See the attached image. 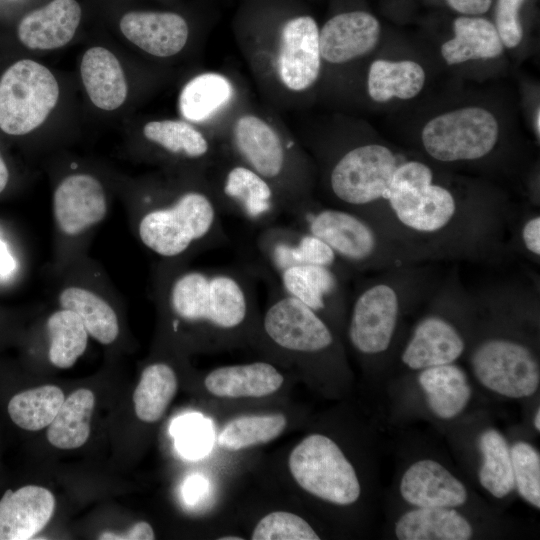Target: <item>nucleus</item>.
<instances>
[{
	"label": "nucleus",
	"instance_id": "1",
	"mask_svg": "<svg viewBox=\"0 0 540 540\" xmlns=\"http://www.w3.org/2000/svg\"><path fill=\"white\" fill-rule=\"evenodd\" d=\"M164 277L160 296L174 332L185 325L203 338L239 337L255 320L256 293L236 270L177 268Z\"/></svg>",
	"mask_w": 540,
	"mask_h": 540
},
{
	"label": "nucleus",
	"instance_id": "2",
	"mask_svg": "<svg viewBox=\"0 0 540 540\" xmlns=\"http://www.w3.org/2000/svg\"><path fill=\"white\" fill-rule=\"evenodd\" d=\"M220 213L210 189L187 188L170 201L153 204L142 212L138 237L156 255L176 259L226 239Z\"/></svg>",
	"mask_w": 540,
	"mask_h": 540
},
{
	"label": "nucleus",
	"instance_id": "3",
	"mask_svg": "<svg viewBox=\"0 0 540 540\" xmlns=\"http://www.w3.org/2000/svg\"><path fill=\"white\" fill-rule=\"evenodd\" d=\"M288 468L301 489L322 501L348 506L360 497L353 464L327 435L313 433L298 442L289 454Z\"/></svg>",
	"mask_w": 540,
	"mask_h": 540
},
{
	"label": "nucleus",
	"instance_id": "4",
	"mask_svg": "<svg viewBox=\"0 0 540 540\" xmlns=\"http://www.w3.org/2000/svg\"><path fill=\"white\" fill-rule=\"evenodd\" d=\"M58 98V82L47 67L31 59L15 62L0 78V129L16 136L30 133Z\"/></svg>",
	"mask_w": 540,
	"mask_h": 540
},
{
	"label": "nucleus",
	"instance_id": "5",
	"mask_svg": "<svg viewBox=\"0 0 540 540\" xmlns=\"http://www.w3.org/2000/svg\"><path fill=\"white\" fill-rule=\"evenodd\" d=\"M499 138L495 115L480 106H466L441 113L423 127L425 151L440 162L480 159L489 154Z\"/></svg>",
	"mask_w": 540,
	"mask_h": 540
},
{
	"label": "nucleus",
	"instance_id": "6",
	"mask_svg": "<svg viewBox=\"0 0 540 540\" xmlns=\"http://www.w3.org/2000/svg\"><path fill=\"white\" fill-rule=\"evenodd\" d=\"M397 158L376 143L353 147L333 163L328 187L333 197L347 207L360 208L386 199Z\"/></svg>",
	"mask_w": 540,
	"mask_h": 540
},
{
	"label": "nucleus",
	"instance_id": "7",
	"mask_svg": "<svg viewBox=\"0 0 540 540\" xmlns=\"http://www.w3.org/2000/svg\"><path fill=\"white\" fill-rule=\"evenodd\" d=\"M261 318V332L277 350L291 356H314L329 351L335 338L321 315L280 288Z\"/></svg>",
	"mask_w": 540,
	"mask_h": 540
},
{
	"label": "nucleus",
	"instance_id": "8",
	"mask_svg": "<svg viewBox=\"0 0 540 540\" xmlns=\"http://www.w3.org/2000/svg\"><path fill=\"white\" fill-rule=\"evenodd\" d=\"M470 363L476 380L500 396L527 398L539 388V362L520 342L505 338L485 340L473 351Z\"/></svg>",
	"mask_w": 540,
	"mask_h": 540
},
{
	"label": "nucleus",
	"instance_id": "9",
	"mask_svg": "<svg viewBox=\"0 0 540 540\" xmlns=\"http://www.w3.org/2000/svg\"><path fill=\"white\" fill-rule=\"evenodd\" d=\"M299 228L324 241L336 254L359 264L374 254L377 238L357 214L338 208L316 209L309 200L290 214Z\"/></svg>",
	"mask_w": 540,
	"mask_h": 540
},
{
	"label": "nucleus",
	"instance_id": "10",
	"mask_svg": "<svg viewBox=\"0 0 540 540\" xmlns=\"http://www.w3.org/2000/svg\"><path fill=\"white\" fill-rule=\"evenodd\" d=\"M210 192L220 211L255 225H271L284 213L273 186L242 162L228 167Z\"/></svg>",
	"mask_w": 540,
	"mask_h": 540
},
{
	"label": "nucleus",
	"instance_id": "11",
	"mask_svg": "<svg viewBox=\"0 0 540 540\" xmlns=\"http://www.w3.org/2000/svg\"><path fill=\"white\" fill-rule=\"evenodd\" d=\"M399 315V300L387 284L367 287L356 297L348 324L352 347L362 355H376L390 346Z\"/></svg>",
	"mask_w": 540,
	"mask_h": 540
},
{
	"label": "nucleus",
	"instance_id": "12",
	"mask_svg": "<svg viewBox=\"0 0 540 540\" xmlns=\"http://www.w3.org/2000/svg\"><path fill=\"white\" fill-rule=\"evenodd\" d=\"M321 61L316 21L311 16H298L286 22L276 59L281 83L295 92L310 88L319 77Z\"/></svg>",
	"mask_w": 540,
	"mask_h": 540
},
{
	"label": "nucleus",
	"instance_id": "13",
	"mask_svg": "<svg viewBox=\"0 0 540 540\" xmlns=\"http://www.w3.org/2000/svg\"><path fill=\"white\" fill-rule=\"evenodd\" d=\"M105 190L89 174L65 177L53 194V215L59 230L67 236H78L99 224L107 215Z\"/></svg>",
	"mask_w": 540,
	"mask_h": 540
},
{
	"label": "nucleus",
	"instance_id": "14",
	"mask_svg": "<svg viewBox=\"0 0 540 540\" xmlns=\"http://www.w3.org/2000/svg\"><path fill=\"white\" fill-rule=\"evenodd\" d=\"M387 200L401 223L421 232L442 229L456 210L451 192L433 183L425 186L391 183Z\"/></svg>",
	"mask_w": 540,
	"mask_h": 540
},
{
	"label": "nucleus",
	"instance_id": "15",
	"mask_svg": "<svg viewBox=\"0 0 540 540\" xmlns=\"http://www.w3.org/2000/svg\"><path fill=\"white\" fill-rule=\"evenodd\" d=\"M258 249L276 272L297 265L333 267L337 256L320 238L295 227L265 226L257 240Z\"/></svg>",
	"mask_w": 540,
	"mask_h": 540
},
{
	"label": "nucleus",
	"instance_id": "16",
	"mask_svg": "<svg viewBox=\"0 0 540 540\" xmlns=\"http://www.w3.org/2000/svg\"><path fill=\"white\" fill-rule=\"evenodd\" d=\"M381 26L365 11L335 15L319 30L320 53L330 64H345L370 53L378 44Z\"/></svg>",
	"mask_w": 540,
	"mask_h": 540
},
{
	"label": "nucleus",
	"instance_id": "17",
	"mask_svg": "<svg viewBox=\"0 0 540 540\" xmlns=\"http://www.w3.org/2000/svg\"><path fill=\"white\" fill-rule=\"evenodd\" d=\"M399 491L405 502L413 507H451L464 505L467 488L440 462L420 459L403 473Z\"/></svg>",
	"mask_w": 540,
	"mask_h": 540
},
{
	"label": "nucleus",
	"instance_id": "18",
	"mask_svg": "<svg viewBox=\"0 0 540 540\" xmlns=\"http://www.w3.org/2000/svg\"><path fill=\"white\" fill-rule=\"evenodd\" d=\"M55 498L42 486L7 489L0 499V540H28L51 520Z\"/></svg>",
	"mask_w": 540,
	"mask_h": 540
},
{
	"label": "nucleus",
	"instance_id": "19",
	"mask_svg": "<svg viewBox=\"0 0 540 540\" xmlns=\"http://www.w3.org/2000/svg\"><path fill=\"white\" fill-rule=\"evenodd\" d=\"M119 27L130 42L157 57L179 53L189 35L185 19L172 12H128L122 16Z\"/></svg>",
	"mask_w": 540,
	"mask_h": 540
},
{
	"label": "nucleus",
	"instance_id": "20",
	"mask_svg": "<svg viewBox=\"0 0 540 540\" xmlns=\"http://www.w3.org/2000/svg\"><path fill=\"white\" fill-rule=\"evenodd\" d=\"M76 0H52L28 13L19 23L17 34L23 45L34 50H51L68 44L81 20Z\"/></svg>",
	"mask_w": 540,
	"mask_h": 540
},
{
	"label": "nucleus",
	"instance_id": "21",
	"mask_svg": "<svg viewBox=\"0 0 540 540\" xmlns=\"http://www.w3.org/2000/svg\"><path fill=\"white\" fill-rule=\"evenodd\" d=\"M465 342L457 329L443 318L421 320L407 343L401 359L411 370L454 363L464 352Z\"/></svg>",
	"mask_w": 540,
	"mask_h": 540
},
{
	"label": "nucleus",
	"instance_id": "22",
	"mask_svg": "<svg viewBox=\"0 0 540 540\" xmlns=\"http://www.w3.org/2000/svg\"><path fill=\"white\" fill-rule=\"evenodd\" d=\"M284 381L273 364L256 361L215 368L206 375L204 385L219 398H263L277 392Z\"/></svg>",
	"mask_w": 540,
	"mask_h": 540
},
{
	"label": "nucleus",
	"instance_id": "23",
	"mask_svg": "<svg viewBox=\"0 0 540 540\" xmlns=\"http://www.w3.org/2000/svg\"><path fill=\"white\" fill-rule=\"evenodd\" d=\"M453 32V37L440 49L448 65L494 59L504 52L505 47L494 23L484 17L459 16L453 21Z\"/></svg>",
	"mask_w": 540,
	"mask_h": 540
},
{
	"label": "nucleus",
	"instance_id": "24",
	"mask_svg": "<svg viewBox=\"0 0 540 540\" xmlns=\"http://www.w3.org/2000/svg\"><path fill=\"white\" fill-rule=\"evenodd\" d=\"M81 78L92 103L106 111L119 108L127 97V83L120 62L103 48L92 47L82 58Z\"/></svg>",
	"mask_w": 540,
	"mask_h": 540
},
{
	"label": "nucleus",
	"instance_id": "25",
	"mask_svg": "<svg viewBox=\"0 0 540 540\" xmlns=\"http://www.w3.org/2000/svg\"><path fill=\"white\" fill-rule=\"evenodd\" d=\"M400 540H468L473 527L466 517L451 507H414L395 523Z\"/></svg>",
	"mask_w": 540,
	"mask_h": 540
},
{
	"label": "nucleus",
	"instance_id": "26",
	"mask_svg": "<svg viewBox=\"0 0 540 540\" xmlns=\"http://www.w3.org/2000/svg\"><path fill=\"white\" fill-rule=\"evenodd\" d=\"M418 383L429 409L442 420L461 414L472 396L465 371L454 363L420 370Z\"/></svg>",
	"mask_w": 540,
	"mask_h": 540
},
{
	"label": "nucleus",
	"instance_id": "27",
	"mask_svg": "<svg viewBox=\"0 0 540 540\" xmlns=\"http://www.w3.org/2000/svg\"><path fill=\"white\" fill-rule=\"evenodd\" d=\"M280 289L321 315L337 304L340 285L332 267L297 265L277 273Z\"/></svg>",
	"mask_w": 540,
	"mask_h": 540
},
{
	"label": "nucleus",
	"instance_id": "28",
	"mask_svg": "<svg viewBox=\"0 0 540 540\" xmlns=\"http://www.w3.org/2000/svg\"><path fill=\"white\" fill-rule=\"evenodd\" d=\"M425 81V70L416 61L378 59L369 67L367 91L377 103H386L393 98L410 100L422 91Z\"/></svg>",
	"mask_w": 540,
	"mask_h": 540
},
{
	"label": "nucleus",
	"instance_id": "29",
	"mask_svg": "<svg viewBox=\"0 0 540 540\" xmlns=\"http://www.w3.org/2000/svg\"><path fill=\"white\" fill-rule=\"evenodd\" d=\"M62 309L73 311L81 319L89 336L99 343H113L119 335V323L111 305L94 291L68 286L58 296Z\"/></svg>",
	"mask_w": 540,
	"mask_h": 540
},
{
	"label": "nucleus",
	"instance_id": "30",
	"mask_svg": "<svg viewBox=\"0 0 540 540\" xmlns=\"http://www.w3.org/2000/svg\"><path fill=\"white\" fill-rule=\"evenodd\" d=\"M95 397L89 389H78L63 401L47 429V439L56 448L69 450L83 446L90 435Z\"/></svg>",
	"mask_w": 540,
	"mask_h": 540
},
{
	"label": "nucleus",
	"instance_id": "31",
	"mask_svg": "<svg viewBox=\"0 0 540 540\" xmlns=\"http://www.w3.org/2000/svg\"><path fill=\"white\" fill-rule=\"evenodd\" d=\"M481 454L478 470L480 485L492 496L502 499L514 490L510 446L494 428L483 430L477 440Z\"/></svg>",
	"mask_w": 540,
	"mask_h": 540
},
{
	"label": "nucleus",
	"instance_id": "32",
	"mask_svg": "<svg viewBox=\"0 0 540 540\" xmlns=\"http://www.w3.org/2000/svg\"><path fill=\"white\" fill-rule=\"evenodd\" d=\"M177 388V375L167 363L155 362L144 368L133 393L134 410L138 419L145 423L160 420Z\"/></svg>",
	"mask_w": 540,
	"mask_h": 540
},
{
	"label": "nucleus",
	"instance_id": "33",
	"mask_svg": "<svg viewBox=\"0 0 540 540\" xmlns=\"http://www.w3.org/2000/svg\"><path fill=\"white\" fill-rule=\"evenodd\" d=\"M233 96V86L223 75L203 73L192 78L182 89L179 108L182 116L193 122L210 118Z\"/></svg>",
	"mask_w": 540,
	"mask_h": 540
},
{
	"label": "nucleus",
	"instance_id": "34",
	"mask_svg": "<svg viewBox=\"0 0 540 540\" xmlns=\"http://www.w3.org/2000/svg\"><path fill=\"white\" fill-rule=\"evenodd\" d=\"M46 329L50 363L60 369L71 368L87 347L89 335L81 319L73 311L61 308L49 316Z\"/></svg>",
	"mask_w": 540,
	"mask_h": 540
},
{
	"label": "nucleus",
	"instance_id": "35",
	"mask_svg": "<svg viewBox=\"0 0 540 540\" xmlns=\"http://www.w3.org/2000/svg\"><path fill=\"white\" fill-rule=\"evenodd\" d=\"M65 396L55 385H42L15 394L8 403L11 420L27 431H39L53 421Z\"/></svg>",
	"mask_w": 540,
	"mask_h": 540
},
{
	"label": "nucleus",
	"instance_id": "36",
	"mask_svg": "<svg viewBox=\"0 0 540 540\" xmlns=\"http://www.w3.org/2000/svg\"><path fill=\"white\" fill-rule=\"evenodd\" d=\"M287 426L281 413L241 416L229 421L217 437V445L226 451H240L273 441Z\"/></svg>",
	"mask_w": 540,
	"mask_h": 540
},
{
	"label": "nucleus",
	"instance_id": "37",
	"mask_svg": "<svg viewBox=\"0 0 540 540\" xmlns=\"http://www.w3.org/2000/svg\"><path fill=\"white\" fill-rule=\"evenodd\" d=\"M143 134L147 140L176 156L199 160L210 153L207 138L194 126L181 120L148 122Z\"/></svg>",
	"mask_w": 540,
	"mask_h": 540
},
{
	"label": "nucleus",
	"instance_id": "38",
	"mask_svg": "<svg viewBox=\"0 0 540 540\" xmlns=\"http://www.w3.org/2000/svg\"><path fill=\"white\" fill-rule=\"evenodd\" d=\"M514 489L530 505L540 509V455L529 442L517 441L510 447Z\"/></svg>",
	"mask_w": 540,
	"mask_h": 540
},
{
	"label": "nucleus",
	"instance_id": "39",
	"mask_svg": "<svg viewBox=\"0 0 540 540\" xmlns=\"http://www.w3.org/2000/svg\"><path fill=\"white\" fill-rule=\"evenodd\" d=\"M253 540H319L312 526L297 514L274 511L266 514L255 525Z\"/></svg>",
	"mask_w": 540,
	"mask_h": 540
},
{
	"label": "nucleus",
	"instance_id": "40",
	"mask_svg": "<svg viewBox=\"0 0 540 540\" xmlns=\"http://www.w3.org/2000/svg\"><path fill=\"white\" fill-rule=\"evenodd\" d=\"M526 0H497L495 6V27L508 49L516 48L523 39V28L519 10Z\"/></svg>",
	"mask_w": 540,
	"mask_h": 540
},
{
	"label": "nucleus",
	"instance_id": "41",
	"mask_svg": "<svg viewBox=\"0 0 540 540\" xmlns=\"http://www.w3.org/2000/svg\"><path fill=\"white\" fill-rule=\"evenodd\" d=\"M179 447L187 454H196L204 446V433L194 420L179 423Z\"/></svg>",
	"mask_w": 540,
	"mask_h": 540
},
{
	"label": "nucleus",
	"instance_id": "42",
	"mask_svg": "<svg viewBox=\"0 0 540 540\" xmlns=\"http://www.w3.org/2000/svg\"><path fill=\"white\" fill-rule=\"evenodd\" d=\"M98 539L105 540H153L155 533L152 526L145 521L135 523L128 531L123 533L105 532Z\"/></svg>",
	"mask_w": 540,
	"mask_h": 540
},
{
	"label": "nucleus",
	"instance_id": "43",
	"mask_svg": "<svg viewBox=\"0 0 540 540\" xmlns=\"http://www.w3.org/2000/svg\"><path fill=\"white\" fill-rule=\"evenodd\" d=\"M456 12L468 16H480L487 12L493 0H445Z\"/></svg>",
	"mask_w": 540,
	"mask_h": 540
},
{
	"label": "nucleus",
	"instance_id": "44",
	"mask_svg": "<svg viewBox=\"0 0 540 540\" xmlns=\"http://www.w3.org/2000/svg\"><path fill=\"white\" fill-rule=\"evenodd\" d=\"M522 239L526 248L535 255H540V217L528 220L522 230Z\"/></svg>",
	"mask_w": 540,
	"mask_h": 540
},
{
	"label": "nucleus",
	"instance_id": "45",
	"mask_svg": "<svg viewBox=\"0 0 540 540\" xmlns=\"http://www.w3.org/2000/svg\"><path fill=\"white\" fill-rule=\"evenodd\" d=\"M13 259L0 241V273L8 274L13 269Z\"/></svg>",
	"mask_w": 540,
	"mask_h": 540
},
{
	"label": "nucleus",
	"instance_id": "46",
	"mask_svg": "<svg viewBox=\"0 0 540 540\" xmlns=\"http://www.w3.org/2000/svg\"><path fill=\"white\" fill-rule=\"evenodd\" d=\"M203 486V482L199 479H192L187 483L186 487V496L190 500L195 499V497L199 494L200 489Z\"/></svg>",
	"mask_w": 540,
	"mask_h": 540
},
{
	"label": "nucleus",
	"instance_id": "47",
	"mask_svg": "<svg viewBox=\"0 0 540 540\" xmlns=\"http://www.w3.org/2000/svg\"><path fill=\"white\" fill-rule=\"evenodd\" d=\"M9 180V171L5 161L0 154V193L5 189Z\"/></svg>",
	"mask_w": 540,
	"mask_h": 540
},
{
	"label": "nucleus",
	"instance_id": "48",
	"mask_svg": "<svg viewBox=\"0 0 540 540\" xmlns=\"http://www.w3.org/2000/svg\"><path fill=\"white\" fill-rule=\"evenodd\" d=\"M533 126H534V132L537 135V138L540 137V108L537 107L534 113L533 117Z\"/></svg>",
	"mask_w": 540,
	"mask_h": 540
},
{
	"label": "nucleus",
	"instance_id": "49",
	"mask_svg": "<svg viewBox=\"0 0 540 540\" xmlns=\"http://www.w3.org/2000/svg\"><path fill=\"white\" fill-rule=\"evenodd\" d=\"M533 426H534V429L537 432L540 431V409H539V407L536 409L534 417H533Z\"/></svg>",
	"mask_w": 540,
	"mask_h": 540
},
{
	"label": "nucleus",
	"instance_id": "50",
	"mask_svg": "<svg viewBox=\"0 0 540 540\" xmlns=\"http://www.w3.org/2000/svg\"><path fill=\"white\" fill-rule=\"evenodd\" d=\"M219 539L220 540H242L243 538L237 537V536H235V537L228 536V537H220Z\"/></svg>",
	"mask_w": 540,
	"mask_h": 540
}]
</instances>
